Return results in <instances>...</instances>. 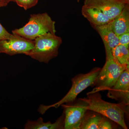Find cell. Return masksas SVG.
<instances>
[{
	"instance_id": "cell-5",
	"label": "cell",
	"mask_w": 129,
	"mask_h": 129,
	"mask_svg": "<svg viewBox=\"0 0 129 129\" xmlns=\"http://www.w3.org/2000/svg\"><path fill=\"white\" fill-rule=\"evenodd\" d=\"M129 67L122 65L114 57L106 60L94 83L95 87L87 95L108 90L114 85L122 72Z\"/></svg>"
},
{
	"instance_id": "cell-20",
	"label": "cell",
	"mask_w": 129,
	"mask_h": 129,
	"mask_svg": "<svg viewBox=\"0 0 129 129\" xmlns=\"http://www.w3.org/2000/svg\"><path fill=\"white\" fill-rule=\"evenodd\" d=\"M7 4L4 2H0V7H5L7 6Z\"/></svg>"
},
{
	"instance_id": "cell-6",
	"label": "cell",
	"mask_w": 129,
	"mask_h": 129,
	"mask_svg": "<svg viewBox=\"0 0 129 129\" xmlns=\"http://www.w3.org/2000/svg\"><path fill=\"white\" fill-rule=\"evenodd\" d=\"M34 40L13 34L9 39L0 41V53H5L10 56L18 54L25 55L34 48Z\"/></svg>"
},
{
	"instance_id": "cell-19",
	"label": "cell",
	"mask_w": 129,
	"mask_h": 129,
	"mask_svg": "<svg viewBox=\"0 0 129 129\" xmlns=\"http://www.w3.org/2000/svg\"><path fill=\"white\" fill-rule=\"evenodd\" d=\"M112 129V126L111 123L106 118L103 117L100 124L99 129Z\"/></svg>"
},
{
	"instance_id": "cell-23",
	"label": "cell",
	"mask_w": 129,
	"mask_h": 129,
	"mask_svg": "<svg viewBox=\"0 0 129 129\" xmlns=\"http://www.w3.org/2000/svg\"><path fill=\"white\" fill-rule=\"evenodd\" d=\"M80 0H77V2L78 3H79L80 2Z\"/></svg>"
},
{
	"instance_id": "cell-21",
	"label": "cell",
	"mask_w": 129,
	"mask_h": 129,
	"mask_svg": "<svg viewBox=\"0 0 129 129\" xmlns=\"http://www.w3.org/2000/svg\"><path fill=\"white\" fill-rule=\"evenodd\" d=\"M14 0H4V2L5 3H6L8 5L9 2H14Z\"/></svg>"
},
{
	"instance_id": "cell-18",
	"label": "cell",
	"mask_w": 129,
	"mask_h": 129,
	"mask_svg": "<svg viewBox=\"0 0 129 129\" xmlns=\"http://www.w3.org/2000/svg\"><path fill=\"white\" fill-rule=\"evenodd\" d=\"M12 36L13 34H11L8 32L0 23V41L9 39Z\"/></svg>"
},
{
	"instance_id": "cell-8",
	"label": "cell",
	"mask_w": 129,
	"mask_h": 129,
	"mask_svg": "<svg viewBox=\"0 0 129 129\" xmlns=\"http://www.w3.org/2000/svg\"><path fill=\"white\" fill-rule=\"evenodd\" d=\"M108 96L115 100H120L125 105L129 104V68L125 70L113 86L108 90Z\"/></svg>"
},
{
	"instance_id": "cell-9",
	"label": "cell",
	"mask_w": 129,
	"mask_h": 129,
	"mask_svg": "<svg viewBox=\"0 0 129 129\" xmlns=\"http://www.w3.org/2000/svg\"><path fill=\"white\" fill-rule=\"evenodd\" d=\"M63 106L65 108L64 128L80 129L86 113L88 111L86 107V104Z\"/></svg>"
},
{
	"instance_id": "cell-17",
	"label": "cell",
	"mask_w": 129,
	"mask_h": 129,
	"mask_svg": "<svg viewBox=\"0 0 129 129\" xmlns=\"http://www.w3.org/2000/svg\"><path fill=\"white\" fill-rule=\"evenodd\" d=\"M119 45L128 47L129 45V32H126L118 36Z\"/></svg>"
},
{
	"instance_id": "cell-15",
	"label": "cell",
	"mask_w": 129,
	"mask_h": 129,
	"mask_svg": "<svg viewBox=\"0 0 129 129\" xmlns=\"http://www.w3.org/2000/svg\"><path fill=\"white\" fill-rule=\"evenodd\" d=\"M103 117L100 114H94L85 116L80 129H99Z\"/></svg>"
},
{
	"instance_id": "cell-13",
	"label": "cell",
	"mask_w": 129,
	"mask_h": 129,
	"mask_svg": "<svg viewBox=\"0 0 129 129\" xmlns=\"http://www.w3.org/2000/svg\"><path fill=\"white\" fill-rule=\"evenodd\" d=\"M64 119L63 116L60 117L55 123L50 122H44L41 117L36 121L28 120L24 126L26 129H58L64 128Z\"/></svg>"
},
{
	"instance_id": "cell-12",
	"label": "cell",
	"mask_w": 129,
	"mask_h": 129,
	"mask_svg": "<svg viewBox=\"0 0 129 129\" xmlns=\"http://www.w3.org/2000/svg\"><path fill=\"white\" fill-rule=\"evenodd\" d=\"M110 24L118 36L129 32V3L126 4L120 14L111 21Z\"/></svg>"
},
{
	"instance_id": "cell-7",
	"label": "cell",
	"mask_w": 129,
	"mask_h": 129,
	"mask_svg": "<svg viewBox=\"0 0 129 129\" xmlns=\"http://www.w3.org/2000/svg\"><path fill=\"white\" fill-rule=\"evenodd\" d=\"M129 3V0H84V5L99 9L112 21Z\"/></svg>"
},
{
	"instance_id": "cell-4",
	"label": "cell",
	"mask_w": 129,
	"mask_h": 129,
	"mask_svg": "<svg viewBox=\"0 0 129 129\" xmlns=\"http://www.w3.org/2000/svg\"><path fill=\"white\" fill-rule=\"evenodd\" d=\"M101 70L100 68H95L88 73L80 74L75 76L72 79V85L71 89L62 99L50 106L41 105L38 111L41 114H43L51 108H57L64 103L73 102L81 92L89 86L94 84Z\"/></svg>"
},
{
	"instance_id": "cell-10",
	"label": "cell",
	"mask_w": 129,
	"mask_h": 129,
	"mask_svg": "<svg viewBox=\"0 0 129 129\" xmlns=\"http://www.w3.org/2000/svg\"><path fill=\"white\" fill-rule=\"evenodd\" d=\"M93 28L100 35L104 43L106 60L113 58V50L119 45V39L117 36L112 29L110 23Z\"/></svg>"
},
{
	"instance_id": "cell-22",
	"label": "cell",
	"mask_w": 129,
	"mask_h": 129,
	"mask_svg": "<svg viewBox=\"0 0 129 129\" xmlns=\"http://www.w3.org/2000/svg\"><path fill=\"white\" fill-rule=\"evenodd\" d=\"M4 0H0V2H4Z\"/></svg>"
},
{
	"instance_id": "cell-3",
	"label": "cell",
	"mask_w": 129,
	"mask_h": 129,
	"mask_svg": "<svg viewBox=\"0 0 129 129\" xmlns=\"http://www.w3.org/2000/svg\"><path fill=\"white\" fill-rule=\"evenodd\" d=\"M34 42V48L25 55L40 62L48 63L58 55L62 40L55 34L48 33L37 37Z\"/></svg>"
},
{
	"instance_id": "cell-2",
	"label": "cell",
	"mask_w": 129,
	"mask_h": 129,
	"mask_svg": "<svg viewBox=\"0 0 129 129\" xmlns=\"http://www.w3.org/2000/svg\"><path fill=\"white\" fill-rule=\"evenodd\" d=\"M55 23L46 13L32 14L25 25L12 30V32L27 39L34 40L47 33L56 34Z\"/></svg>"
},
{
	"instance_id": "cell-1",
	"label": "cell",
	"mask_w": 129,
	"mask_h": 129,
	"mask_svg": "<svg viewBox=\"0 0 129 129\" xmlns=\"http://www.w3.org/2000/svg\"><path fill=\"white\" fill-rule=\"evenodd\" d=\"M88 95L86 98L80 99L85 103L87 110L98 113L116 122L124 129H128L125 122L124 111L122 104L104 101L98 92Z\"/></svg>"
},
{
	"instance_id": "cell-16",
	"label": "cell",
	"mask_w": 129,
	"mask_h": 129,
	"mask_svg": "<svg viewBox=\"0 0 129 129\" xmlns=\"http://www.w3.org/2000/svg\"><path fill=\"white\" fill-rule=\"evenodd\" d=\"M17 5L26 10L36 6L38 0H14Z\"/></svg>"
},
{
	"instance_id": "cell-14",
	"label": "cell",
	"mask_w": 129,
	"mask_h": 129,
	"mask_svg": "<svg viewBox=\"0 0 129 129\" xmlns=\"http://www.w3.org/2000/svg\"><path fill=\"white\" fill-rule=\"evenodd\" d=\"M113 55L120 64L129 67L128 47L122 45H118L113 50Z\"/></svg>"
},
{
	"instance_id": "cell-11",
	"label": "cell",
	"mask_w": 129,
	"mask_h": 129,
	"mask_svg": "<svg viewBox=\"0 0 129 129\" xmlns=\"http://www.w3.org/2000/svg\"><path fill=\"white\" fill-rule=\"evenodd\" d=\"M81 14L86 18L92 27L101 26L110 23L111 21L99 9L83 5Z\"/></svg>"
}]
</instances>
